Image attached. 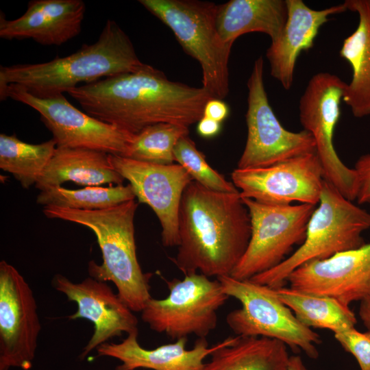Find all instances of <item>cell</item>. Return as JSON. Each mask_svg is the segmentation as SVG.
I'll return each mask as SVG.
<instances>
[{
    "label": "cell",
    "mask_w": 370,
    "mask_h": 370,
    "mask_svg": "<svg viewBox=\"0 0 370 370\" xmlns=\"http://www.w3.org/2000/svg\"><path fill=\"white\" fill-rule=\"evenodd\" d=\"M369 229L370 213L325 180L302 244L280 264L249 280L273 288L282 286L288 275L305 263L362 246V234Z\"/></svg>",
    "instance_id": "5b68a950"
},
{
    "label": "cell",
    "mask_w": 370,
    "mask_h": 370,
    "mask_svg": "<svg viewBox=\"0 0 370 370\" xmlns=\"http://www.w3.org/2000/svg\"><path fill=\"white\" fill-rule=\"evenodd\" d=\"M274 290L278 299L308 328L330 330L334 334L355 328L357 323L349 306L335 298L283 286Z\"/></svg>",
    "instance_id": "d4e9b609"
},
{
    "label": "cell",
    "mask_w": 370,
    "mask_h": 370,
    "mask_svg": "<svg viewBox=\"0 0 370 370\" xmlns=\"http://www.w3.org/2000/svg\"><path fill=\"white\" fill-rule=\"evenodd\" d=\"M51 284L69 301L77 304V311L69 319H85L94 325L93 334L79 356L80 359H84L110 339L138 330V319L134 312L107 282L92 277L73 282L61 274H56Z\"/></svg>",
    "instance_id": "2e32d148"
},
{
    "label": "cell",
    "mask_w": 370,
    "mask_h": 370,
    "mask_svg": "<svg viewBox=\"0 0 370 370\" xmlns=\"http://www.w3.org/2000/svg\"><path fill=\"white\" fill-rule=\"evenodd\" d=\"M138 203L134 199L103 210H79L44 206L43 213L84 225L92 230L101 249L103 262L88 263L90 277L112 282L117 295L134 312H140L151 298V273H144L138 262L135 240L134 217Z\"/></svg>",
    "instance_id": "277c9868"
},
{
    "label": "cell",
    "mask_w": 370,
    "mask_h": 370,
    "mask_svg": "<svg viewBox=\"0 0 370 370\" xmlns=\"http://www.w3.org/2000/svg\"><path fill=\"white\" fill-rule=\"evenodd\" d=\"M354 169L358 182L356 200L358 204H370V153L360 156Z\"/></svg>",
    "instance_id": "4dcf8cb0"
},
{
    "label": "cell",
    "mask_w": 370,
    "mask_h": 370,
    "mask_svg": "<svg viewBox=\"0 0 370 370\" xmlns=\"http://www.w3.org/2000/svg\"><path fill=\"white\" fill-rule=\"evenodd\" d=\"M232 182L242 198L273 205L317 206L324 173L317 153L294 157L262 168L235 169Z\"/></svg>",
    "instance_id": "4fadbf2b"
},
{
    "label": "cell",
    "mask_w": 370,
    "mask_h": 370,
    "mask_svg": "<svg viewBox=\"0 0 370 370\" xmlns=\"http://www.w3.org/2000/svg\"><path fill=\"white\" fill-rule=\"evenodd\" d=\"M346 86L347 83L335 74H314L300 98L299 116L304 130L315 140L325 180L354 201L358 188L356 172L343 162L334 146V130L340 119V106Z\"/></svg>",
    "instance_id": "30bf717a"
},
{
    "label": "cell",
    "mask_w": 370,
    "mask_h": 370,
    "mask_svg": "<svg viewBox=\"0 0 370 370\" xmlns=\"http://www.w3.org/2000/svg\"><path fill=\"white\" fill-rule=\"evenodd\" d=\"M85 11L82 0H32L18 18L8 20L1 12L0 37L60 46L81 32Z\"/></svg>",
    "instance_id": "ac0fdd59"
},
{
    "label": "cell",
    "mask_w": 370,
    "mask_h": 370,
    "mask_svg": "<svg viewBox=\"0 0 370 370\" xmlns=\"http://www.w3.org/2000/svg\"><path fill=\"white\" fill-rule=\"evenodd\" d=\"M178 231L177 269L218 278L231 275L245 252L251 220L239 191L218 192L193 180L182 195Z\"/></svg>",
    "instance_id": "7a4b0ae2"
},
{
    "label": "cell",
    "mask_w": 370,
    "mask_h": 370,
    "mask_svg": "<svg viewBox=\"0 0 370 370\" xmlns=\"http://www.w3.org/2000/svg\"><path fill=\"white\" fill-rule=\"evenodd\" d=\"M138 334L136 330L120 343L101 344L96 349L97 356L119 360L121 364L115 370H201L205 359L225 342V338L210 346L206 338H198L193 347L188 349L187 338H182L154 349H145L139 344Z\"/></svg>",
    "instance_id": "ffe728a7"
},
{
    "label": "cell",
    "mask_w": 370,
    "mask_h": 370,
    "mask_svg": "<svg viewBox=\"0 0 370 370\" xmlns=\"http://www.w3.org/2000/svg\"><path fill=\"white\" fill-rule=\"evenodd\" d=\"M334 338L354 356L360 370H370V330L361 332L352 328L334 334Z\"/></svg>",
    "instance_id": "f546056e"
},
{
    "label": "cell",
    "mask_w": 370,
    "mask_h": 370,
    "mask_svg": "<svg viewBox=\"0 0 370 370\" xmlns=\"http://www.w3.org/2000/svg\"><path fill=\"white\" fill-rule=\"evenodd\" d=\"M251 220V237L230 276L249 280L283 262L293 247L302 244L317 206L267 204L242 198Z\"/></svg>",
    "instance_id": "9c48e42d"
},
{
    "label": "cell",
    "mask_w": 370,
    "mask_h": 370,
    "mask_svg": "<svg viewBox=\"0 0 370 370\" xmlns=\"http://www.w3.org/2000/svg\"><path fill=\"white\" fill-rule=\"evenodd\" d=\"M175 162L181 165L192 179L210 190L234 193L239 191L232 182L213 169L188 136L181 138L174 149Z\"/></svg>",
    "instance_id": "f1b7e54d"
},
{
    "label": "cell",
    "mask_w": 370,
    "mask_h": 370,
    "mask_svg": "<svg viewBox=\"0 0 370 370\" xmlns=\"http://www.w3.org/2000/svg\"><path fill=\"white\" fill-rule=\"evenodd\" d=\"M358 315L367 330H370V295L360 301Z\"/></svg>",
    "instance_id": "836d02e7"
},
{
    "label": "cell",
    "mask_w": 370,
    "mask_h": 370,
    "mask_svg": "<svg viewBox=\"0 0 370 370\" xmlns=\"http://www.w3.org/2000/svg\"><path fill=\"white\" fill-rule=\"evenodd\" d=\"M52 138L40 144L22 141L13 134H0V168L24 188L36 185L56 149Z\"/></svg>",
    "instance_id": "484cf974"
},
{
    "label": "cell",
    "mask_w": 370,
    "mask_h": 370,
    "mask_svg": "<svg viewBox=\"0 0 370 370\" xmlns=\"http://www.w3.org/2000/svg\"><path fill=\"white\" fill-rule=\"evenodd\" d=\"M229 112L228 106L222 99L211 98L204 106L203 116L222 123Z\"/></svg>",
    "instance_id": "1f68e13d"
},
{
    "label": "cell",
    "mask_w": 370,
    "mask_h": 370,
    "mask_svg": "<svg viewBox=\"0 0 370 370\" xmlns=\"http://www.w3.org/2000/svg\"><path fill=\"white\" fill-rule=\"evenodd\" d=\"M286 18V0H231L218 5L216 24L223 40L233 45L236 38L251 32L264 33L275 41Z\"/></svg>",
    "instance_id": "603a6c76"
},
{
    "label": "cell",
    "mask_w": 370,
    "mask_h": 370,
    "mask_svg": "<svg viewBox=\"0 0 370 370\" xmlns=\"http://www.w3.org/2000/svg\"><path fill=\"white\" fill-rule=\"evenodd\" d=\"M169 293L151 298L141 312L149 328L173 339L194 335L206 338L218 323V310L229 297L218 280L199 273L166 282Z\"/></svg>",
    "instance_id": "ba28073f"
},
{
    "label": "cell",
    "mask_w": 370,
    "mask_h": 370,
    "mask_svg": "<svg viewBox=\"0 0 370 370\" xmlns=\"http://www.w3.org/2000/svg\"><path fill=\"white\" fill-rule=\"evenodd\" d=\"M290 287L349 306L370 295V243L305 263L287 278Z\"/></svg>",
    "instance_id": "e0dca14e"
},
{
    "label": "cell",
    "mask_w": 370,
    "mask_h": 370,
    "mask_svg": "<svg viewBox=\"0 0 370 370\" xmlns=\"http://www.w3.org/2000/svg\"><path fill=\"white\" fill-rule=\"evenodd\" d=\"M124 180L112 166L107 153L88 149L56 147L35 187L41 191L68 181L97 186L106 184L121 185Z\"/></svg>",
    "instance_id": "7402d4cb"
},
{
    "label": "cell",
    "mask_w": 370,
    "mask_h": 370,
    "mask_svg": "<svg viewBox=\"0 0 370 370\" xmlns=\"http://www.w3.org/2000/svg\"><path fill=\"white\" fill-rule=\"evenodd\" d=\"M164 23L189 56L199 64L202 87L223 99L230 90L229 59L232 45L221 38L216 24L218 5L197 0H140Z\"/></svg>",
    "instance_id": "8992f818"
},
{
    "label": "cell",
    "mask_w": 370,
    "mask_h": 370,
    "mask_svg": "<svg viewBox=\"0 0 370 370\" xmlns=\"http://www.w3.org/2000/svg\"><path fill=\"white\" fill-rule=\"evenodd\" d=\"M263 71L264 60L259 57L247 81V137L238 169L267 167L317 151L310 132H293L282 125L269 102Z\"/></svg>",
    "instance_id": "8fae6325"
},
{
    "label": "cell",
    "mask_w": 370,
    "mask_h": 370,
    "mask_svg": "<svg viewBox=\"0 0 370 370\" xmlns=\"http://www.w3.org/2000/svg\"><path fill=\"white\" fill-rule=\"evenodd\" d=\"M188 134L189 127L183 125H150L134 135L127 158L153 164H173L175 147L181 138Z\"/></svg>",
    "instance_id": "83f0119b"
},
{
    "label": "cell",
    "mask_w": 370,
    "mask_h": 370,
    "mask_svg": "<svg viewBox=\"0 0 370 370\" xmlns=\"http://www.w3.org/2000/svg\"><path fill=\"white\" fill-rule=\"evenodd\" d=\"M221 124V123L203 116L197 122V130L201 136L212 138L219 133Z\"/></svg>",
    "instance_id": "d6a6232c"
},
{
    "label": "cell",
    "mask_w": 370,
    "mask_h": 370,
    "mask_svg": "<svg viewBox=\"0 0 370 370\" xmlns=\"http://www.w3.org/2000/svg\"><path fill=\"white\" fill-rule=\"evenodd\" d=\"M136 198L129 184L108 187L86 186L72 190L54 186L41 190L36 202L44 206H57L79 210H103Z\"/></svg>",
    "instance_id": "4316f807"
},
{
    "label": "cell",
    "mask_w": 370,
    "mask_h": 370,
    "mask_svg": "<svg viewBox=\"0 0 370 370\" xmlns=\"http://www.w3.org/2000/svg\"><path fill=\"white\" fill-rule=\"evenodd\" d=\"M201 370H286L290 356L283 342L262 336H229Z\"/></svg>",
    "instance_id": "cb8c5ba5"
},
{
    "label": "cell",
    "mask_w": 370,
    "mask_h": 370,
    "mask_svg": "<svg viewBox=\"0 0 370 370\" xmlns=\"http://www.w3.org/2000/svg\"><path fill=\"white\" fill-rule=\"evenodd\" d=\"M225 294L241 304L226 317L230 328L240 336H262L276 339L293 349L302 350L317 358L319 335L301 323L293 312L276 296L273 288L250 280L230 275L218 278Z\"/></svg>",
    "instance_id": "52a82bcc"
},
{
    "label": "cell",
    "mask_w": 370,
    "mask_h": 370,
    "mask_svg": "<svg viewBox=\"0 0 370 370\" xmlns=\"http://www.w3.org/2000/svg\"><path fill=\"white\" fill-rule=\"evenodd\" d=\"M113 168L129 182L139 202L148 205L161 226L166 247L179 245L178 217L183 193L193 181L179 164H153L109 154Z\"/></svg>",
    "instance_id": "9a60e30c"
},
{
    "label": "cell",
    "mask_w": 370,
    "mask_h": 370,
    "mask_svg": "<svg viewBox=\"0 0 370 370\" xmlns=\"http://www.w3.org/2000/svg\"><path fill=\"white\" fill-rule=\"evenodd\" d=\"M8 97L40 114L57 147L93 149L123 157L128 155L134 134L80 111L64 95L38 98L10 84L0 92L1 101Z\"/></svg>",
    "instance_id": "7c38bea8"
},
{
    "label": "cell",
    "mask_w": 370,
    "mask_h": 370,
    "mask_svg": "<svg viewBox=\"0 0 370 370\" xmlns=\"http://www.w3.org/2000/svg\"><path fill=\"white\" fill-rule=\"evenodd\" d=\"M67 93L91 116L132 134L158 123L189 127L203 116L212 96L169 80L145 64L138 69L84 84Z\"/></svg>",
    "instance_id": "6da1fadb"
},
{
    "label": "cell",
    "mask_w": 370,
    "mask_h": 370,
    "mask_svg": "<svg viewBox=\"0 0 370 370\" xmlns=\"http://www.w3.org/2000/svg\"><path fill=\"white\" fill-rule=\"evenodd\" d=\"M143 63L125 32L108 19L98 40L65 57L0 66V92L13 84L38 98L63 95L81 83L134 71Z\"/></svg>",
    "instance_id": "3957f363"
},
{
    "label": "cell",
    "mask_w": 370,
    "mask_h": 370,
    "mask_svg": "<svg viewBox=\"0 0 370 370\" xmlns=\"http://www.w3.org/2000/svg\"><path fill=\"white\" fill-rule=\"evenodd\" d=\"M347 10L356 12L358 23L343 42L339 51L352 70L343 101L356 118L370 115V0H346Z\"/></svg>",
    "instance_id": "44dd1931"
},
{
    "label": "cell",
    "mask_w": 370,
    "mask_h": 370,
    "mask_svg": "<svg viewBox=\"0 0 370 370\" xmlns=\"http://www.w3.org/2000/svg\"><path fill=\"white\" fill-rule=\"evenodd\" d=\"M287 18L284 28L267 50L271 75L289 90L293 84L297 60L302 51L314 45L320 27L333 14L345 12L344 3L323 10L308 7L302 0H286Z\"/></svg>",
    "instance_id": "d6986e66"
},
{
    "label": "cell",
    "mask_w": 370,
    "mask_h": 370,
    "mask_svg": "<svg viewBox=\"0 0 370 370\" xmlns=\"http://www.w3.org/2000/svg\"><path fill=\"white\" fill-rule=\"evenodd\" d=\"M286 370H308L302 358L297 355L290 356Z\"/></svg>",
    "instance_id": "e575fe53"
},
{
    "label": "cell",
    "mask_w": 370,
    "mask_h": 370,
    "mask_svg": "<svg viewBox=\"0 0 370 370\" xmlns=\"http://www.w3.org/2000/svg\"><path fill=\"white\" fill-rule=\"evenodd\" d=\"M42 326L33 291L20 272L0 262V370L33 365Z\"/></svg>",
    "instance_id": "5bb4252c"
}]
</instances>
